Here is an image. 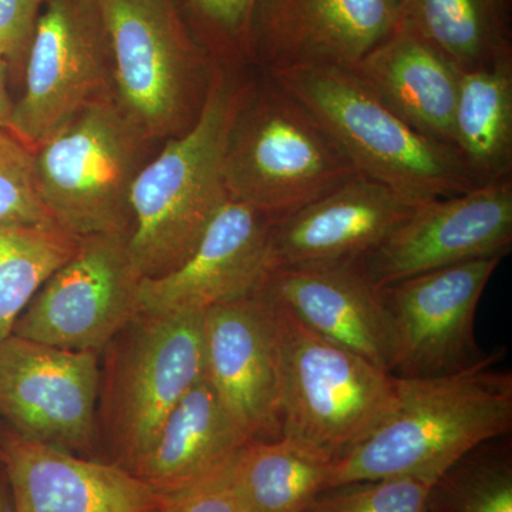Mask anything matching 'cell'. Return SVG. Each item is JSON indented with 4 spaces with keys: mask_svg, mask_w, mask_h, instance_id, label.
Returning a JSON list of instances; mask_svg holds the SVG:
<instances>
[{
    "mask_svg": "<svg viewBox=\"0 0 512 512\" xmlns=\"http://www.w3.org/2000/svg\"><path fill=\"white\" fill-rule=\"evenodd\" d=\"M501 352L448 375L399 377L393 412L339 458L329 488L389 477L436 484L477 447L512 427V376L495 369Z\"/></svg>",
    "mask_w": 512,
    "mask_h": 512,
    "instance_id": "obj_1",
    "label": "cell"
},
{
    "mask_svg": "<svg viewBox=\"0 0 512 512\" xmlns=\"http://www.w3.org/2000/svg\"><path fill=\"white\" fill-rule=\"evenodd\" d=\"M242 92L234 80L215 73L191 126L138 171L127 247L141 279L183 264L228 201L225 146Z\"/></svg>",
    "mask_w": 512,
    "mask_h": 512,
    "instance_id": "obj_2",
    "label": "cell"
},
{
    "mask_svg": "<svg viewBox=\"0 0 512 512\" xmlns=\"http://www.w3.org/2000/svg\"><path fill=\"white\" fill-rule=\"evenodd\" d=\"M318 120L357 173L419 201L477 188L457 151L410 127L352 70L303 66L268 70Z\"/></svg>",
    "mask_w": 512,
    "mask_h": 512,
    "instance_id": "obj_3",
    "label": "cell"
},
{
    "mask_svg": "<svg viewBox=\"0 0 512 512\" xmlns=\"http://www.w3.org/2000/svg\"><path fill=\"white\" fill-rule=\"evenodd\" d=\"M357 174L328 131L271 76L261 89H244L225 146L228 200L281 220Z\"/></svg>",
    "mask_w": 512,
    "mask_h": 512,
    "instance_id": "obj_4",
    "label": "cell"
},
{
    "mask_svg": "<svg viewBox=\"0 0 512 512\" xmlns=\"http://www.w3.org/2000/svg\"><path fill=\"white\" fill-rule=\"evenodd\" d=\"M264 296L278 339L282 437L336 463L393 412L399 377L322 338Z\"/></svg>",
    "mask_w": 512,
    "mask_h": 512,
    "instance_id": "obj_5",
    "label": "cell"
},
{
    "mask_svg": "<svg viewBox=\"0 0 512 512\" xmlns=\"http://www.w3.org/2000/svg\"><path fill=\"white\" fill-rule=\"evenodd\" d=\"M147 138L116 101L83 110L33 148L37 187L53 220L73 237L127 234L130 194Z\"/></svg>",
    "mask_w": 512,
    "mask_h": 512,
    "instance_id": "obj_6",
    "label": "cell"
},
{
    "mask_svg": "<svg viewBox=\"0 0 512 512\" xmlns=\"http://www.w3.org/2000/svg\"><path fill=\"white\" fill-rule=\"evenodd\" d=\"M10 133L35 148L101 101L114 100L109 35L99 0H46L25 62Z\"/></svg>",
    "mask_w": 512,
    "mask_h": 512,
    "instance_id": "obj_7",
    "label": "cell"
},
{
    "mask_svg": "<svg viewBox=\"0 0 512 512\" xmlns=\"http://www.w3.org/2000/svg\"><path fill=\"white\" fill-rule=\"evenodd\" d=\"M113 63L114 101L148 141L191 116L197 47L174 0H99Z\"/></svg>",
    "mask_w": 512,
    "mask_h": 512,
    "instance_id": "obj_8",
    "label": "cell"
},
{
    "mask_svg": "<svg viewBox=\"0 0 512 512\" xmlns=\"http://www.w3.org/2000/svg\"><path fill=\"white\" fill-rule=\"evenodd\" d=\"M141 278L128 254L127 234L79 239L72 258L36 293L13 335L53 348L94 352L140 316Z\"/></svg>",
    "mask_w": 512,
    "mask_h": 512,
    "instance_id": "obj_9",
    "label": "cell"
},
{
    "mask_svg": "<svg viewBox=\"0 0 512 512\" xmlns=\"http://www.w3.org/2000/svg\"><path fill=\"white\" fill-rule=\"evenodd\" d=\"M501 259H474L379 288L392 336L394 376L448 375L487 356L478 348L474 322Z\"/></svg>",
    "mask_w": 512,
    "mask_h": 512,
    "instance_id": "obj_10",
    "label": "cell"
},
{
    "mask_svg": "<svg viewBox=\"0 0 512 512\" xmlns=\"http://www.w3.org/2000/svg\"><path fill=\"white\" fill-rule=\"evenodd\" d=\"M512 244V183L481 185L423 202L355 264L376 288L474 259L504 258Z\"/></svg>",
    "mask_w": 512,
    "mask_h": 512,
    "instance_id": "obj_11",
    "label": "cell"
},
{
    "mask_svg": "<svg viewBox=\"0 0 512 512\" xmlns=\"http://www.w3.org/2000/svg\"><path fill=\"white\" fill-rule=\"evenodd\" d=\"M99 365L94 352L0 340V417L29 440L70 451L92 447Z\"/></svg>",
    "mask_w": 512,
    "mask_h": 512,
    "instance_id": "obj_12",
    "label": "cell"
},
{
    "mask_svg": "<svg viewBox=\"0 0 512 512\" xmlns=\"http://www.w3.org/2000/svg\"><path fill=\"white\" fill-rule=\"evenodd\" d=\"M204 377L251 440L282 437L281 365L274 313L256 289L202 313Z\"/></svg>",
    "mask_w": 512,
    "mask_h": 512,
    "instance_id": "obj_13",
    "label": "cell"
},
{
    "mask_svg": "<svg viewBox=\"0 0 512 512\" xmlns=\"http://www.w3.org/2000/svg\"><path fill=\"white\" fill-rule=\"evenodd\" d=\"M278 221L251 205L228 200L183 264L141 279L140 316L204 313L251 295L268 274V247Z\"/></svg>",
    "mask_w": 512,
    "mask_h": 512,
    "instance_id": "obj_14",
    "label": "cell"
},
{
    "mask_svg": "<svg viewBox=\"0 0 512 512\" xmlns=\"http://www.w3.org/2000/svg\"><path fill=\"white\" fill-rule=\"evenodd\" d=\"M404 0H261L248 47L266 69L335 66L352 70L402 16Z\"/></svg>",
    "mask_w": 512,
    "mask_h": 512,
    "instance_id": "obj_15",
    "label": "cell"
},
{
    "mask_svg": "<svg viewBox=\"0 0 512 512\" xmlns=\"http://www.w3.org/2000/svg\"><path fill=\"white\" fill-rule=\"evenodd\" d=\"M119 382L117 424L123 467L156 439L165 417L204 377L202 313L138 316Z\"/></svg>",
    "mask_w": 512,
    "mask_h": 512,
    "instance_id": "obj_16",
    "label": "cell"
},
{
    "mask_svg": "<svg viewBox=\"0 0 512 512\" xmlns=\"http://www.w3.org/2000/svg\"><path fill=\"white\" fill-rule=\"evenodd\" d=\"M427 201L357 174L274 224L268 272L288 266L355 262Z\"/></svg>",
    "mask_w": 512,
    "mask_h": 512,
    "instance_id": "obj_17",
    "label": "cell"
},
{
    "mask_svg": "<svg viewBox=\"0 0 512 512\" xmlns=\"http://www.w3.org/2000/svg\"><path fill=\"white\" fill-rule=\"evenodd\" d=\"M13 512H160L163 495L116 463L77 457L16 431L0 437Z\"/></svg>",
    "mask_w": 512,
    "mask_h": 512,
    "instance_id": "obj_18",
    "label": "cell"
},
{
    "mask_svg": "<svg viewBox=\"0 0 512 512\" xmlns=\"http://www.w3.org/2000/svg\"><path fill=\"white\" fill-rule=\"evenodd\" d=\"M258 289L312 332L392 373V336L380 289L355 262L274 269Z\"/></svg>",
    "mask_w": 512,
    "mask_h": 512,
    "instance_id": "obj_19",
    "label": "cell"
},
{
    "mask_svg": "<svg viewBox=\"0 0 512 512\" xmlns=\"http://www.w3.org/2000/svg\"><path fill=\"white\" fill-rule=\"evenodd\" d=\"M352 72L414 130L453 147L461 70L412 30L397 25Z\"/></svg>",
    "mask_w": 512,
    "mask_h": 512,
    "instance_id": "obj_20",
    "label": "cell"
},
{
    "mask_svg": "<svg viewBox=\"0 0 512 512\" xmlns=\"http://www.w3.org/2000/svg\"><path fill=\"white\" fill-rule=\"evenodd\" d=\"M248 441L202 377L127 470L158 493L168 494L217 473Z\"/></svg>",
    "mask_w": 512,
    "mask_h": 512,
    "instance_id": "obj_21",
    "label": "cell"
},
{
    "mask_svg": "<svg viewBox=\"0 0 512 512\" xmlns=\"http://www.w3.org/2000/svg\"><path fill=\"white\" fill-rule=\"evenodd\" d=\"M335 461L286 437L251 440L222 467L247 512H303L329 490Z\"/></svg>",
    "mask_w": 512,
    "mask_h": 512,
    "instance_id": "obj_22",
    "label": "cell"
},
{
    "mask_svg": "<svg viewBox=\"0 0 512 512\" xmlns=\"http://www.w3.org/2000/svg\"><path fill=\"white\" fill-rule=\"evenodd\" d=\"M454 150L474 183H498L512 170V57L460 73Z\"/></svg>",
    "mask_w": 512,
    "mask_h": 512,
    "instance_id": "obj_23",
    "label": "cell"
},
{
    "mask_svg": "<svg viewBox=\"0 0 512 512\" xmlns=\"http://www.w3.org/2000/svg\"><path fill=\"white\" fill-rule=\"evenodd\" d=\"M399 25L461 72L511 55L501 0H404Z\"/></svg>",
    "mask_w": 512,
    "mask_h": 512,
    "instance_id": "obj_24",
    "label": "cell"
},
{
    "mask_svg": "<svg viewBox=\"0 0 512 512\" xmlns=\"http://www.w3.org/2000/svg\"><path fill=\"white\" fill-rule=\"evenodd\" d=\"M79 239L60 228L0 227V340L36 293L76 252Z\"/></svg>",
    "mask_w": 512,
    "mask_h": 512,
    "instance_id": "obj_25",
    "label": "cell"
},
{
    "mask_svg": "<svg viewBox=\"0 0 512 512\" xmlns=\"http://www.w3.org/2000/svg\"><path fill=\"white\" fill-rule=\"evenodd\" d=\"M490 443L461 458L433 485L429 512H512L511 454Z\"/></svg>",
    "mask_w": 512,
    "mask_h": 512,
    "instance_id": "obj_26",
    "label": "cell"
},
{
    "mask_svg": "<svg viewBox=\"0 0 512 512\" xmlns=\"http://www.w3.org/2000/svg\"><path fill=\"white\" fill-rule=\"evenodd\" d=\"M0 227L60 228L40 197L32 148L5 128H0Z\"/></svg>",
    "mask_w": 512,
    "mask_h": 512,
    "instance_id": "obj_27",
    "label": "cell"
},
{
    "mask_svg": "<svg viewBox=\"0 0 512 512\" xmlns=\"http://www.w3.org/2000/svg\"><path fill=\"white\" fill-rule=\"evenodd\" d=\"M434 483L419 477H389L329 488L303 512H429Z\"/></svg>",
    "mask_w": 512,
    "mask_h": 512,
    "instance_id": "obj_28",
    "label": "cell"
},
{
    "mask_svg": "<svg viewBox=\"0 0 512 512\" xmlns=\"http://www.w3.org/2000/svg\"><path fill=\"white\" fill-rule=\"evenodd\" d=\"M46 0H0V59L9 69L25 62L30 39Z\"/></svg>",
    "mask_w": 512,
    "mask_h": 512,
    "instance_id": "obj_29",
    "label": "cell"
},
{
    "mask_svg": "<svg viewBox=\"0 0 512 512\" xmlns=\"http://www.w3.org/2000/svg\"><path fill=\"white\" fill-rule=\"evenodd\" d=\"M163 495L160 512H247L222 476H211Z\"/></svg>",
    "mask_w": 512,
    "mask_h": 512,
    "instance_id": "obj_30",
    "label": "cell"
},
{
    "mask_svg": "<svg viewBox=\"0 0 512 512\" xmlns=\"http://www.w3.org/2000/svg\"><path fill=\"white\" fill-rule=\"evenodd\" d=\"M215 33L229 42L248 46L249 30L261 0H188Z\"/></svg>",
    "mask_w": 512,
    "mask_h": 512,
    "instance_id": "obj_31",
    "label": "cell"
},
{
    "mask_svg": "<svg viewBox=\"0 0 512 512\" xmlns=\"http://www.w3.org/2000/svg\"><path fill=\"white\" fill-rule=\"evenodd\" d=\"M6 76H8V67H6L5 62L0 59V128L9 130L13 103H15V101L10 97Z\"/></svg>",
    "mask_w": 512,
    "mask_h": 512,
    "instance_id": "obj_32",
    "label": "cell"
},
{
    "mask_svg": "<svg viewBox=\"0 0 512 512\" xmlns=\"http://www.w3.org/2000/svg\"><path fill=\"white\" fill-rule=\"evenodd\" d=\"M0 512H13L8 480L2 466H0Z\"/></svg>",
    "mask_w": 512,
    "mask_h": 512,
    "instance_id": "obj_33",
    "label": "cell"
}]
</instances>
